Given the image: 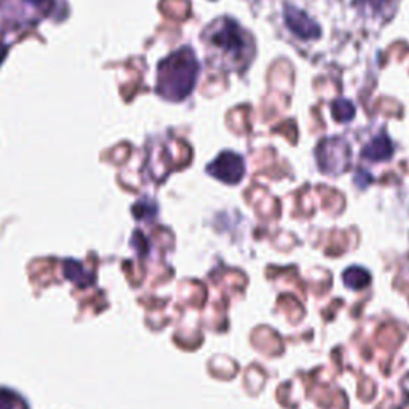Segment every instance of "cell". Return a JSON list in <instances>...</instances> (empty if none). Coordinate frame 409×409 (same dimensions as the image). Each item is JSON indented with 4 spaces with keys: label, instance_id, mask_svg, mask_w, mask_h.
Segmentation results:
<instances>
[{
    "label": "cell",
    "instance_id": "obj_3",
    "mask_svg": "<svg viewBox=\"0 0 409 409\" xmlns=\"http://www.w3.org/2000/svg\"><path fill=\"white\" fill-rule=\"evenodd\" d=\"M318 167L328 174H338L349 167L350 149L343 138H328L318 144Z\"/></svg>",
    "mask_w": 409,
    "mask_h": 409
},
{
    "label": "cell",
    "instance_id": "obj_9",
    "mask_svg": "<svg viewBox=\"0 0 409 409\" xmlns=\"http://www.w3.org/2000/svg\"><path fill=\"white\" fill-rule=\"evenodd\" d=\"M64 273H66L67 278H71V280H74L75 283H79V284H84L82 283V273H85V272H84V269H82L80 264H77L74 261L66 262Z\"/></svg>",
    "mask_w": 409,
    "mask_h": 409
},
{
    "label": "cell",
    "instance_id": "obj_7",
    "mask_svg": "<svg viewBox=\"0 0 409 409\" xmlns=\"http://www.w3.org/2000/svg\"><path fill=\"white\" fill-rule=\"evenodd\" d=\"M344 282L347 287L354 289H361L367 287V283H370V273L361 267H350L349 271H345L344 273Z\"/></svg>",
    "mask_w": 409,
    "mask_h": 409
},
{
    "label": "cell",
    "instance_id": "obj_5",
    "mask_svg": "<svg viewBox=\"0 0 409 409\" xmlns=\"http://www.w3.org/2000/svg\"><path fill=\"white\" fill-rule=\"evenodd\" d=\"M284 23H287L289 30L294 35H298L299 39L312 40L318 39L320 34H322L320 26L312 18L307 17V13H304L302 10L296 7L284 8Z\"/></svg>",
    "mask_w": 409,
    "mask_h": 409
},
{
    "label": "cell",
    "instance_id": "obj_6",
    "mask_svg": "<svg viewBox=\"0 0 409 409\" xmlns=\"http://www.w3.org/2000/svg\"><path fill=\"white\" fill-rule=\"evenodd\" d=\"M361 154L365 158L372 160V162H382V160H388L393 155V144L387 134H377Z\"/></svg>",
    "mask_w": 409,
    "mask_h": 409
},
{
    "label": "cell",
    "instance_id": "obj_4",
    "mask_svg": "<svg viewBox=\"0 0 409 409\" xmlns=\"http://www.w3.org/2000/svg\"><path fill=\"white\" fill-rule=\"evenodd\" d=\"M211 176H215L219 181H224L227 184L240 183L243 174H245V163L240 155L234 152H222L213 163L208 167Z\"/></svg>",
    "mask_w": 409,
    "mask_h": 409
},
{
    "label": "cell",
    "instance_id": "obj_11",
    "mask_svg": "<svg viewBox=\"0 0 409 409\" xmlns=\"http://www.w3.org/2000/svg\"><path fill=\"white\" fill-rule=\"evenodd\" d=\"M30 2H34V3H40V2H44V0H30Z\"/></svg>",
    "mask_w": 409,
    "mask_h": 409
},
{
    "label": "cell",
    "instance_id": "obj_1",
    "mask_svg": "<svg viewBox=\"0 0 409 409\" xmlns=\"http://www.w3.org/2000/svg\"><path fill=\"white\" fill-rule=\"evenodd\" d=\"M199 77V63L194 51L181 48L158 64V93L172 101H181L194 90Z\"/></svg>",
    "mask_w": 409,
    "mask_h": 409
},
{
    "label": "cell",
    "instance_id": "obj_10",
    "mask_svg": "<svg viewBox=\"0 0 409 409\" xmlns=\"http://www.w3.org/2000/svg\"><path fill=\"white\" fill-rule=\"evenodd\" d=\"M18 398L7 390H0V409H17Z\"/></svg>",
    "mask_w": 409,
    "mask_h": 409
},
{
    "label": "cell",
    "instance_id": "obj_2",
    "mask_svg": "<svg viewBox=\"0 0 409 409\" xmlns=\"http://www.w3.org/2000/svg\"><path fill=\"white\" fill-rule=\"evenodd\" d=\"M206 35L210 46H213L222 58L229 61L230 67L245 66L251 60L255 51L253 40L234 19H219L206 30Z\"/></svg>",
    "mask_w": 409,
    "mask_h": 409
},
{
    "label": "cell",
    "instance_id": "obj_8",
    "mask_svg": "<svg viewBox=\"0 0 409 409\" xmlns=\"http://www.w3.org/2000/svg\"><path fill=\"white\" fill-rule=\"evenodd\" d=\"M331 112L338 122H350L355 117V106L349 100H336Z\"/></svg>",
    "mask_w": 409,
    "mask_h": 409
}]
</instances>
